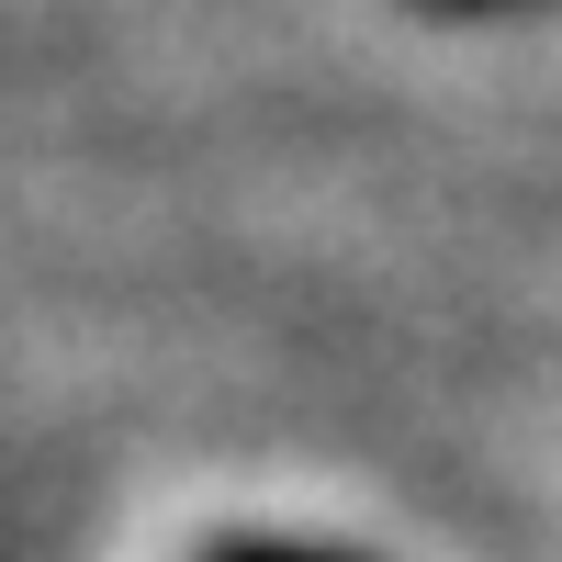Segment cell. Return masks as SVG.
Instances as JSON below:
<instances>
[{"instance_id":"obj_2","label":"cell","mask_w":562,"mask_h":562,"mask_svg":"<svg viewBox=\"0 0 562 562\" xmlns=\"http://www.w3.org/2000/svg\"><path fill=\"white\" fill-rule=\"evenodd\" d=\"M416 12H439V23H461V12H551V0H416Z\"/></svg>"},{"instance_id":"obj_1","label":"cell","mask_w":562,"mask_h":562,"mask_svg":"<svg viewBox=\"0 0 562 562\" xmlns=\"http://www.w3.org/2000/svg\"><path fill=\"white\" fill-rule=\"evenodd\" d=\"M203 562H349V551H315V540H225Z\"/></svg>"}]
</instances>
